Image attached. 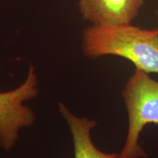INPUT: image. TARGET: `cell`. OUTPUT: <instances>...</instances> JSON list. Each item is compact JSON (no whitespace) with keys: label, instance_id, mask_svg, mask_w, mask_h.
Segmentation results:
<instances>
[{"label":"cell","instance_id":"7a4b0ae2","mask_svg":"<svg viewBox=\"0 0 158 158\" xmlns=\"http://www.w3.org/2000/svg\"><path fill=\"white\" fill-rule=\"evenodd\" d=\"M149 73L135 69L122 92L128 115L126 141L118 158H143L147 152L139 143L142 130L158 124V81Z\"/></svg>","mask_w":158,"mask_h":158},{"label":"cell","instance_id":"3957f363","mask_svg":"<svg viewBox=\"0 0 158 158\" xmlns=\"http://www.w3.org/2000/svg\"><path fill=\"white\" fill-rule=\"evenodd\" d=\"M38 79L34 66H30L24 81L13 90L0 92V147L11 151L17 143L19 132L34 125L36 115L25 102L37 98Z\"/></svg>","mask_w":158,"mask_h":158},{"label":"cell","instance_id":"6da1fadb","mask_svg":"<svg viewBox=\"0 0 158 158\" xmlns=\"http://www.w3.org/2000/svg\"><path fill=\"white\" fill-rule=\"evenodd\" d=\"M82 51L86 56L122 57L135 69L158 74V29L129 24L89 27L83 31Z\"/></svg>","mask_w":158,"mask_h":158},{"label":"cell","instance_id":"277c9868","mask_svg":"<svg viewBox=\"0 0 158 158\" xmlns=\"http://www.w3.org/2000/svg\"><path fill=\"white\" fill-rule=\"evenodd\" d=\"M144 0H78L83 19L94 26L129 24L137 17Z\"/></svg>","mask_w":158,"mask_h":158},{"label":"cell","instance_id":"8992f818","mask_svg":"<svg viewBox=\"0 0 158 158\" xmlns=\"http://www.w3.org/2000/svg\"><path fill=\"white\" fill-rule=\"evenodd\" d=\"M156 18H157V21L158 23V9L157 10V11H156Z\"/></svg>","mask_w":158,"mask_h":158},{"label":"cell","instance_id":"5b68a950","mask_svg":"<svg viewBox=\"0 0 158 158\" xmlns=\"http://www.w3.org/2000/svg\"><path fill=\"white\" fill-rule=\"evenodd\" d=\"M59 111L68 124L73 143L74 158H118V154L106 153L96 147L92 139L91 131L97 122L87 117H78L62 102L58 103Z\"/></svg>","mask_w":158,"mask_h":158}]
</instances>
